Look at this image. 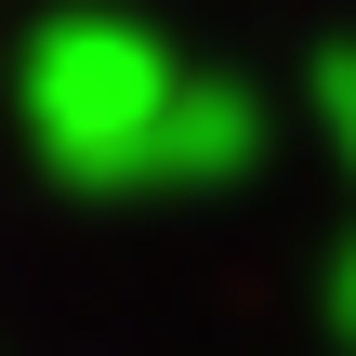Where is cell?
Segmentation results:
<instances>
[{
  "label": "cell",
  "mask_w": 356,
  "mask_h": 356,
  "mask_svg": "<svg viewBox=\"0 0 356 356\" xmlns=\"http://www.w3.org/2000/svg\"><path fill=\"white\" fill-rule=\"evenodd\" d=\"M13 119L66 185H225L264 159V106L119 13H53L13 53Z\"/></svg>",
  "instance_id": "1"
},
{
  "label": "cell",
  "mask_w": 356,
  "mask_h": 356,
  "mask_svg": "<svg viewBox=\"0 0 356 356\" xmlns=\"http://www.w3.org/2000/svg\"><path fill=\"white\" fill-rule=\"evenodd\" d=\"M317 132H330V159L356 172V53H330V66H317Z\"/></svg>",
  "instance_id": "2"
},
{
  "label": "cell",
  "mask_w": 356,
  "mask_h": 356,
  "mask_svg": "<svg viewBox=\"0 0 356 356\" xmlns=\"http://www.w3.org/2000/svg\"><path fill=\"white\" fill-rule=\"evenodd\" d=\"M317 317H330V343L356 356V238H343V251H330V291H317Z\"/></svg>",
  "instance_id": "3"
}]
</instances>
